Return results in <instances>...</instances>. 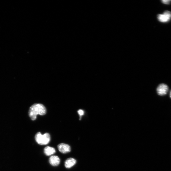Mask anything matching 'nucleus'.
Masks as SVG:
<instances>
[{
	"instance_id": "obj_4",
	"label": "nucleus",
	"mask_w": 171,
	"mask_h": 171,
	"mask_svg": "<svg viewBox=\"0 0 171 171\" xmlns=\"http://www.w3.org/2000/svg\"><path fill=\"white\" fill-rule=\"evenodd\" d=\"M171 18V12L169 11H166L162 14L158 16V19L160 22L166 23L169 21Z\"/></svg>"
},
{
	"instance_id": "obj_3",
	"label": "nucleus",
	"mask_w": 171,
	"mask_h": 171,
	"mask_svg": "<svg viewBox=\"0 0 171 171\" xmlns=\"http://www.w3.org/2000/svg\"><path fill=\"white\" fill-rule=\"evenodd\" d=\"M169 88L166 84L161 83L159 84L157 89L158 95L162 96L166 95L168 91Z\"/></svg>"
},
{
	"instance_id": "obj_10",
	"label": "nucleus",
	"mask_w": 171,
	"mask_h": 171,
	"mask_svg": "<svg viewBox=\"0 0 171 171\" xmlns=\"http://www.w3.org/2000/svg\"><path fill=\"white\" fill-rule=\"evenodd\" d=\"M171 1H162V2L163 3L165 4H169L170 3Z\"/></svg>"
},
{
	"instance_id": "obj_8",
	"label": "nucleus",
	"mask_w": 171,
	"mask_h": 171,
	"mask_svg": "<svg viewBox=\"0 0 171 171\" xmlns=\"http://www.w3.org/2000/svg\"><path fill=\"white\" fill-rule=\"evenodd\" d=\"M44 152L46 156H49L55 153L56 150L53 147L47 146L44 149Z\"/></svg>"
},
{
	"instance_id": "obj_2",
	"label": "nucleus",
	"mask_w": 171,
	"mask_h": 171,
	"mask_svg": "<svg viewBox=\"0 0 171 171\" xmlns=\"http://www.w3.org/2000/svg\"><path fill=\"white\" fill-rule=\"evenodd\" d=\"M37 142L40 145H44L48 144L51 140V136L48 133L42 135L40 132L37 133L35 136Z\"/></svg>"
},
{
	"instance_id": "obj_9",
	"label": "nucleus",
	"mask_w": 171,
	"mask_h": 171,
	"mask_svg": "<svg viewBox=\"0 0 171 171\" xmlns=\"http://www.w3.org/2000/svg\"><path fill=\"white\" fill-rule=\"evenodd\" d=\"M78 113L79 114L80 116V120H81V117L82 116L84 115V111L81 110H80L78 111Z\"/></svg>"
},
{
	"instance_id": "obj_5",
	"label": "nucleus",
	"mask_w": 171,
	"mask_h": 171,
	"mask_svg": "<svg viewBox=\"0 0 171 171\" xmlns=\"http://www.w3.org/2000/svg\"><path fill=\"white\" fill-rule=\"evenodd\" d=\"M58 147L59 151L62 153L66 154L71 151V147L68 144L61 143Z\"/></svg>"
},
{
	"instance_id": "obj_1",
	"label": "nucleus",
	"mask_w": 171,
	"mask_h": 171,
	"mask_svg": "<svg viewBox=\"0 0 171 171\" xmlns=\"http://www.w3.org/2000/svg\"><path fill=\"white\" fill-rule=\"evenodd\" d=\"M45 106L42 104H35L30 108L29 115L31 120H34L36 119L37 115H44L46 113Z\"/></svg>"
},
{
	"instance_id": "obj_11",
	"label": "nucleus",
	"mask_w": 171,
	"mask_h": 171,
	"mask_svg": "<svg viewBox=\"0 0 171 171\" xmlns=\"http://www.w3.org/2000/svg\"><path fill=\"white\" fill-rule=\"evenodd\" d=\"M170 97L171 98V91L170 92Z\"/></svg>"
},
{
	"instance_id": "obj_7",
	"label": "nucleus",
	"mask_w": 171,
	"mask_h": 171,
	"mask_svg": "<svg viewBox=\"0 0 171 171\" xmlns=\"http://www.w3.org/2000/svg\"><path fill=\"white\" fill-rule=\"evenodd\" d=\"M76 163V160L73 158L67 159L65 162V166L66 168L69 169L73 166Z\"/></svg>"
},
{
	"instance_id": "obj_6",
	"label": "nucleus",
	"mask_w": 171,
	"mask_h": 171,
	"mask_svg": "<svg viewBox=\"0 0 171 171\" xmlns=\"http://www.w3.org/2000/svg\"><path fill=\"white\" fill-rule=\"evenodd\" d=\"M49 162L50 164L52 166H57L59 165L60 160L58 156H53L50 158Z\"/></svg>"
}]
</instances>
